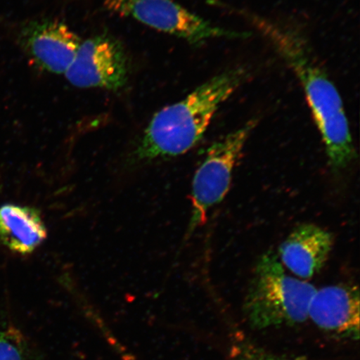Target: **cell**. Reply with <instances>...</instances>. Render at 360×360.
Wrapping results in <instances>:
<instances>
[{
  "mask_svg": "<svg viewBox=\"0 0 360 360\" xmlns=\"http://www.w3.org/2000/svg\"><path fill=\"white\" fill-rule=\"evenodd\" d=\"M105 6L157 30L202 45L215 39H248L250 33L220 28L173 0H105Z\"/></svg>",
  "mask_w": 360,
  "mask_h": 360,
  "instance_id": "obj_5",
  "label": "cell"
},
{
  "mask_svg": "<svg viewBox=\"0 0 360 360\" xmlns=\"http://www.w3.org/2000/svg\"><path fill=\"white\" fill-rule=\"evenodd\" d=\"M280 53L300 80L331 167L341 170L356 158L343 101L311 48L298 31L255 13L237 10Z\"/></svg>",
  "mask_w": 360,
  "mask_h": 360,
  "instance_id": "obj_1",
  "label": "cell"
},
{
  "mask_svg": "<svg viewBox=\"0 0 360 360\" xmlns=\"http://www.w3.org/2000/svg\"><path fill=\"white\" fill-rule=\"evenodd\" d=\"M248 76L245 68H232L202 84L184 100L158 112L138 146L139 159L174 157L191 150L204 136L219 107Z\"/></svg>",
  "mask_w": 360,
  "mask_h": 360,
  "instance_id": "obj_2",
  "label": "cell"
},
{
  "mask_svg": "<svg viewBox=\"0 0 360 360\" xmlns=\"http://www.w3.org/2000/svg\"><path fill=\"white\" fill-rule=\"evenodd\" d=\"M333 244L334 238L326 229L314 224H300L282 243L278 259L295 276L307 281L326 264Z\"/></svg>",
  "mask_w": 360,
  "mask_h": 360,
  "instance_id": "obj_9",
  "label": "cell"
},
{
  "mask_svg": "<svg viewBox=\"0 0 360 360\" xmlns=\"http://www.w3.org/2000/svg\"><path fill=\"white\" fill-rule=\"evenodd\" d=\"M128 70L122 45L111 36L101 34L81 43L65 77L79 88L118 90L127 82Z\"/></svg>",
  "mask_w": 360,
  "mask_h": 360,
  "instance_id": "obj_6",
  "label": "cell"
},
{
  "mask_svg": "<svg viewBox=\"0 0 360 360\" xmlns=\"http://www.w3.org/2000/svg\"><path fill=\"white\" fill-rule=\"evenodd\" d=\"M257 124V120L249 121L241 128L214 143L207 151L205 159L193 179L192 214L188 233H191L204 225L210 210L219 205L227 195L233 169Z\"/></svg>",
  "mask_w": 360,
  "mask_h": 360,
  "instance_id": "obj_4",
  "label": "cell"
},
{
  "mask_svg": "<svg viewBox=\"0 0 360 360\" xmlns=\"http://www.w3.org/2000/svg\"><path fill=\"white\" fill-rule=\"evenodd\" d=\"M0 360H41V358L20 328L10 323L0 322Z\"/></svg>",
  "mask_w": 360,
  "mask_h": 360,
  "instance_id": "obj_11",
  "label": "cell"
},
{
  "mask_svg": "<svg viewBox=\"0 0 360 360\" xmlns=\"http://www.w3.org/2000/svg\"><path fill=\"white\" fill-rule=\"evenodd\" d=\"M317 289L288 276L273 252L256 264L244 303L249 325L255 330L294 326L308 321L309 306Z\"/></svg>",
  "mask_w": 360,
  "mask_h": 360,
  "instance_id": "obj_3",
  "label": "cell"
},
{
  "mask_svg": "<svg viewBox=\"0 0 360 360\" xmlns=\"http://www.w3.org/2000/svg\"><path fill=\"white\" fill-rule=\"evenodd\" d=\"M229 357L231 360H309L305 357L280 356L269 353L242 336L233 338L229 348Z\"/></svg>",
  "mask_w": 360,
  "mask_h": 360,
  "instance_id": "obj_12",
  "label": "cell"
},
{
  "mask_svg": "<svg viewBox=\"0 0 360 360\" xmlns=\"http://www.w3.org/2000/svg\"><path fill=\"white\" fill-rule=\"evenodd\" d=\"M308 318L323 331L359 340L358 288L340 283L317 290L310 301Z\"/></svg>",
  "mask_w": 360,
  "mask_h": 360,
  "instance_id": "obj_8",
  "label": "cell"
},
{
  "mask_svg": "<svg viewBox=\"0 0 360 360\" xmlns=\"http://www.w3.org/2000/svg\"><path fill=\"white\" fill-rule=\"evenodd\" d=\"M17 40L35 66L56 75H65L82 43L70 27L52 20L26 22Z\"/></svg>",
  "mask_w": 360,
  "mask_h": 360,
  "instance_id": "obj_7",
  "label": "cell"
},
{
  "mask_svg": "<svg viewBox=\"0 0 360 360\" xmlns=\"http://www.w3.org/2000/svg\"><path fill=\"white\" fill-rule=\"evenodd\" d=\"M46 238V227L38 210L15 204L0 206V243L8 250L30 255Z\"/></svg>",
  "mask_w": 360,
  "mask_h": 360,
  "instance_id": "obj_10",
  "label": "cell"
}]
</instances>
